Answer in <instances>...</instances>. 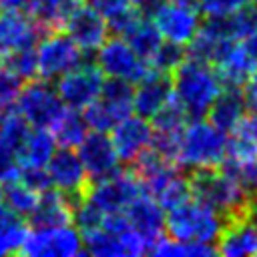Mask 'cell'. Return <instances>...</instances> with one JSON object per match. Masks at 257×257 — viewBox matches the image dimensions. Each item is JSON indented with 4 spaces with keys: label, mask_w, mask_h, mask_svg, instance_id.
Wrapping results in <instances>:
<instances>
[{
    "label": "cell",
    "mask_w": 257,
    "mask_h": 257,
    "mask_svg": "<svg viewBox=\"0 0 257 257\" xmlns=\"http://www.w3.org/2000/svg\"><path fill=\"white\" fill-rule=\"evenodd\" d=\"M171 80H173V96L187 110L191 118L207 116L209 106L225 86L211 62L193 58L189 54L173 70Z\"/></svg>",
    "instance_id": "cell-1"
},
{
    "label": "cell",
    "mask_w": 257,
    "mask_h": 257,
    "mask_svg": "<svg viewBox=\"0 0 257 257\" xmlns=\"http://www.w3.org/2000/svg\"><path fill=\"white\" fill-rule=\"evenodd\" d=\"M133 173L139 177L145 193L155 197L165 211L193 197L189 177L183 173V169L153 149L143 153L133 163Z\"/></svg>",
    "instance_id": "cell-2"
},
{
    "label": "cell",
    "mask_w": 257,
    "mask_h": 257,
    "mask_svg": "<svg viewBox=\"0 0 257 257\" xmlns=\"http://www.w3.org/2000/svg\"><path fill=\"white\" fill-rule=\"evenodd\" d=\"M227 131L219 128L209 118H191L181 135L175 163L183 171L217 169L227 157Z\"/></svg>",
    "instance_id": "cell-3"
},
{
    "label": "cell",
    "mask_w": 257,
    "mask_h": 257,
    "mask_svg": "<svg viewBox=\"0 0 257 257\" xmlns=\"http://www.w3.org/2000/svg\"><path fill=\"white\" fill-rule=\"evenodd\" d=\"M225 223L227 219L219 211L195 197H189L187 201L167 211L165 231L175 239L201 245H217Z\"/></svg>",
    "instance_id": "cell-4"
},
{
    "label": "cell",
    "mask_w": 257,
    "mask_h": 257,
    "mask_svg": "<svg viewBox=\"0 0 257 257\" xmlns=\"http://www.w3.org/2000/svg\"><path fill=\"white\" fill-rule=\"evenodd\" d=\"M191 195L215 211H219L225 219L247 213L253 205V197L223 169H203L193 171L189 175Z\"/></svg>",
    "instance_id": "cell-5"
},
{
    "label": "cell",
    "mask_w": 257,
    "mask_h": 257,
    "mask_svg": "<svg viewBox=\"0 0 257 257\" xmlns=\"http://www.w3.org/2000/svg\"><path fill=\"white\" fill-rule=\"evenodd\" d=\"M135 112V84L120 78H104L98 98L82 110L90 131L110 133L124 116Z\"/></svg>",
    "instance_id": "cell-6"
},
{
    "label": "cell",
    "mask_w": 257,
    "mask_h": 257,
    "mask_svg": "<svg viewBox=\"0 0 257 257\" xmlns=\"http://www.w3.org/2000/svg\"><path fill=\"white\" fill-rule=\"evenodd\" d=\"M14 106L26 118L32 128H48L52 131L60 116L66 112V104L56 92L54 82L44 78L26 80L18 92Z\"/></svg>",
    "instance_id": "cell-7"
},
{
    "label": "cell",
    "mask_w": 257,
    "mask_h": 257,
    "mask_svg": "<svg viewBox=\"0 0 257 257\" xmlns=\"http://www.w3.org/2000/svg\"><path fill=\"white\" fill-rule=\"evenodd\" d=\"M36 64L38 78L54 82L74 66H78L86 54L76 46V42L62 30H46L36 42Z\"/></svg>",
    "instance_id": "cell-8"
},
{
    "label": "cell",
    "mask_w": 257,
    "mask_h": 257,
    "mask_svg": "<svg viewBox=\"0 0 257 257\" xmlns=\"http://www.w3.org/2000/svg\"><path fill=\"white\" fill-rule=\"evenodd\" d=\"M149 16L163 40L185 48L203 24V16L193 0H161L149 12Z\"/></svg>",
    "instance_id": "cell-9"
},
{
    "label": "cell",
    "mask_w": 257,
    "mask_h": 257,
    "mask_svg": "<svg viewBox=\"0 0 257 257\" xmlns=\"http://www.w3.org/2000/svg\"><path fill=\"white\" fill-rule=\"evenodd\" d=\"M26 257H78L84 255L82 231L74 223L56 227H30L20 247Z\"/></svg>",
    "instance_id": "cell-10"
},
{
    "label": "cell",
    "mask_w": 257,
    "mask_h": 257,
    "mask_svg": "<svg viewBox=\"0 0 257 257\" xmlns=\"http://www.w3.org/2000/svg\"><path fill=\"white\" fill-rule=\"evenodd\" d=\"M94 62L106 78H120L137 84L149 70V62L137 54L128 40L120 34H110L94 52Z\"/></svg>",
    "instance_id": "cell-11"
},
{
    "label": "cell",
    "mask_w": 257,
    "mask_h": 257,
    "mask_svg": "<svg viewBox=\"0 0 257 257\" xmlns=\"http://www.w3.org/2000/svg\"><path fill=\"white\" fill-rule=\"evenodd\" d=\"M104 78L106 76L96 66V62L94 60L88 62L84 58L78 66H74L72 70H68L60 78H56L54 86H56L58 96L66 104V108L82 112L88 104H92L98 98Z\"/></svg>",
    "instance_id": "cell-12"
},
{
    "label": "cell",
    "mask_w": 257,
    "mask_h": 257,
    "mask_svg": "<svg viewBox=\"0 0 257 257\" xmlns=\"http://www.w3.org/2000/svg\"><path fill=\"white\" fill-rule=\"evenodd\" d=\"M145 193L139 177L133 171H118L102 181L90 183L86 189V197L92 201V205L102 213V215H112V213H124L126 207L141 195Z\"/></svg>",
    "instance_id": "cell-13"
},
{
    "label": "cell",
    "mask_w": 257,
    "mask_h": 257,
    "mask_svg": "<svg viewBox=\"0 0 257 257\" xmlns=\"http://www.w3.org/2000/svg\"><path fill=\"white\" fill-rule=\"evenodd\" d=\"M62 30L76 42V46L88 56L98 50V46L110 36V28L106 18L96 12L90 4L80 2L70 8Z\"/></svg>",
    "instance_id": "cell-14"
},
{
    "label": "cell",
    "mask_w": 257,
    "mask_h": 257,
    "mask_svg": "<svg viewBox=\"0 0 257 257\" xmlns=\"http://www.w3.org/2000/svg\"><path fill=\"white\" fill-rule=\"evenodd\" d=\"M46 171L50 177V187L64 193L72 201L80 199L90 185L78 151L70 147H58L50 157Z\"/></svg>",
    "instance_id": "cell-15"
},
{
    "label": "cell",
    "mask_w": 257,
    "mask_h": 257,
    "mask_svg": "<svg viewBox=\"0 0 257 257\" xmlns=\"http://www.w3.org/2000/svg\"><path fill=\"white\" fill-rule=\"evenodd\" d=\"M76 151L80 155V161L84 165L90 183L102 181L122 169V161L108 133L88 131V135L84 137V141L78 145Z\"/></svg>",
    "instance_id": "cell-16"
},
{
    "label": "cell",
    "mask_w": 257,
    "mask_h": 257,
    "mask_svg": "<svg viewBox=\"0 0 257 257\" xmlns=\"http://www.w3.org/2000/svg\"><path fill=\"white\" fill-rule=\"evenodd\" d=\"M112 145L124 165H133L153 147V124L149 118L133 112L110 128Z\"/></svg>",
    "instance_id": "cell-17"
},
{
    "label": "cell",
    "mask_w": 257,
    "mask_h": 257,
    "mask_svg": "<svg viewBox=\"0 0 257 257\" xmlns=\"http://www.w3.org/2000/svg\"><path fill=\"white\" fill-rule=\"evenodd\" d=\"M44 30L22 10H0V62L12 52L36 46Z\"/></svg>",
    "instance_id": "cell-18"
},
{
    "label": "cell",
    "mask_w": 257,
    "mask_h": 257,
    "mask_svg": "<svg viewBox=\"0 0 257 257\" xmlns=\"http://www.w3.org/2000/svg\"><path fill=\"white\" fill-rule=\"evenodd\" d=\"M215 247L217 253L225 257L257 255V215L249 209L247 213L227 219L225 229Z\"/></svg>",
    "instance_id": "cell-19"
},
{
    "label": "cell",
    "mask_w": 257,
    "mask_h": 257,
    "mask_svg": "<svg viewBox=\"0 0 257 257\" xmlns=\"http://www.w3.org/2000/svg\"><path fill=\"white\" fill-rule=\"evenodd\" d=\"M124 217L131 225L133 231H137L147 243L149 247L155 245V241L163 235L165 231V217L167 211L159 205V201L155 197H151L149 193H141L124 211Z\"/></svg>",
    "instance_id": "cell-20"
},
{
    "label": "cell",
    "mask_w": 257,
    "mask_h": 257,
    "mask_svg": "<svg viewBox=\"0 0 257 257\" xmlns=\"http://www.w3.org/2000/svg\"><path fill=\"white\" fill-rule=\"evenodd\" d=\"M173 98V80L171 74L149 70L137 84H135V112L153 118L169 100Z\"/></svg>",
    "instance_id": "cell-21"
},
{
    "label": "cell",
    "mask_w": 257,
    "mask_h": 257,
    "mask_svg": "<svg viewBox=\"0 0 257 257\" xmlns=\"http://www.w3.org/2000/svg\"><path fill=\"white\" fill-rule=\"evenodd\" d=\"M213 66L225 86H243L249 74L257 68V62L243 40H231L221 48L213 60Z\"/></svg>",
    "instance_id": "cell-22"
},
{
    "label": "cell",
    "mask_w": 257,
    "mask_h": 257,
    "mask_svg": "<svg viewBox=\"0 0 257 257\" xmlns=\"http://www.w3.org/2000/svg\"><path fill=\"white\" fill-rule=\"evenodd\" d=\"M72 209H74V201L70 197H66L56 189H48L40 193V199L26 221L32 227L66 225V223H72Z\"/></svg>",
    "instance_id": "cell-23"
},
{
    "label": "cell",
    "mask_w": 257,
    "mask_h": 257,
    "mask_svg": "<svg viewBox=\"0 0 257 257\" xmlns=\"http://www.w3.org/2000/svg\"><path fill=\"white\" fill-rule=\"evenodd\" d=\"M247 112H249V106L245 102L241 86H223L219 96L209 106L207 118L215 122L219 128L229 133Z\"/></svg>",
    "instance_id": "cell-24"
},
{
    "label": "cell",
    "mask_w": 257,
    "mask_h": 257,
    "mask_svg": "<svg viewBox=\"0 0 257 257\" xmlns=\"http://www.w3.org/2000/svg\"><path fill=\"white\" fill-rule=\"evenodd\" d=\"M58 143L48 128H30L24 143L18 149L20 167H46Z\"/></svg>",
    "instance_id": "cell-25"
},
{
    "label": "cell",
    "mask_w": 257,
    "mask_h": 257,
    "mask_svg": "<svg viewBox=\"0 0 257 257\" xmlns=\"http://www.w3.org/2000/svg\"><path fill=\"white\" fill-rule=\"evenodd\" d=\"M82 247H84V255H92V257H124L126 255L122 235L102 225L82 233Z\"/></svg>",
    "instance_id": "cell-26"
},
{
    "label": "cell",
    "mask_w": 257,
    "mask_h": 257,
    "mask_svg": "<svg viewBox=\"0 0 257 257\" xmlns=\"http://www.w3.org/2000/svg\"><path fill=\"white\" fill-rule=\"evenodd\" d=\"M122 36H124V38L128 40V44L137 50V54L143 56L147 62H151V58L157 54V50H159L161 44L165 42L163 36H161V32L157 30V26H155V22L151 20L149 14H141V16L135 20V24H133Z\"/></svg>",
    "instance_id": "cell-27"
},
{
    "label": "cell",
    "mask_w": 257,
    "mask_h": 257,
    "mask_svg": "<svg viewBox=\"0 0 257 257\" xmlns=\"http://www.w3.org/2000/svg\"><path fill=\"white\" fill-rule=\"evenodd\" d=\"M227 137V157H257V112L249 110Z\"/></svg>",
    "instance_id": "cell-28"
},
{
    "label": "cell",
    "mask_w": 257,
    "mask_h": 257,
    "mask_svg": "<svg viewBox=\"0 0 257 257\" xmlns=\"http://www.w3.org/2000/svg\"><path fill=\"white\" fill-rule=\"evenodd\" d=\"M28 221L14 213L8 205L0 203V255L20 253V247L28 235Z\"/></svg>",
    "instance_id": "cell-29"
},
{
    "label": "cell",
    "mask_w": 257,
    "mask_h": 257,
    "mask_svg": "<svg viewBox=\"0 0 257 257\" xmlns=\"http://www.w3.org/2000/svg\"><path fill=\"white\" fill-rule=\"evenodd\" d=\"M72 4L66 0H30L26 6V14L46 32L62 28Z\"/></svg>",
    "instance_id": "cell-30"
},
{
    "label": "cell",
    "mask_w": 257,
    "mask_h": 257,
    "mask_svg": "<svg viewBox=\"0 0 257 257\" xmlns=\"http://www.w3.org/2000/svg\"><path fill=\"white\" fill-rule=\"evenodd\" d=\"M88 124L82 116L80 110H72L66 108V112L60 116V120L54 124L52 135L58 143V147H70V149H78V145L84 141V137L88 135Z\"/></svg>",
    "instance_id": "cell-31"
},
{
    "label": "cell",
    "mask_w": 257,
    "mask_h": 257,
    "mask_svg": "<svg viewBox=\"0 0 257 257\" xmlns=\"http://www.w3.org/2000/svg\"><path fill=\"white\" fill-rule=\"evenodd\" d=\"M38 199H40V193L34 191L32 187H28L26 183H22L20 179L2 183V203L8 205L14 213H18L24 219L30 217Z\"/></svg>",
    "instance_id": "cell-32"
},
{
    "label": "cell",
    "mask_w": 257,
    "mask_h": 257,
    "mask_svg": "<svg viewBox=\"0 0 257 257\" xmlns=\"http://www.w3.org/2000/svg\"><path fill=\"white\" fill-rule=\"evenodd\" d=\"M151 253L157 257H207V255L217 253V247L175 239L171 235H167V237L161 235L155 241V245L151 247Z\"/></svg>",
    "instance_id": "cell-33"
},
{
    "label": "cell",
    "mask_w": 257,
    "mask_h": 257,
    "mask_svg": "<svg viewBox=\"0 0 257 257\" xmlns=\"http://www.w3.org/2000/svg\"><path fill=\"white\" fill-rule=\"evenodd\" d=\"M30 128L32 126L26 122V118L20 114V110L14 104L0 110V145L18 153Z\"/></svg>",
    "instance_id": "cell-34"
},
{
    "label": "cell",
    "mask_w": 257,
    "mask_h": 257,
    "mask_svg": "<svg viewBox=\"0 0 257 257\" xmlns=\"http://www.w3.org/2000/svg\"><path fill=\"white\" fill-rule=\"evenodd\" d=\"M221 169L229 173L253 199L257 195V157H225Z\"/></svg>",
    "instance_id": "cell-35"
},
{
    "label": "cell",
    "mask_w": 257,
    "mask_h": 257,
    "mask_svg": "<svg viewBox=\"0 0 257 257\" xmlns=\"http://www.w3.org/2000/svg\"><path fill=\"white\" fill-rule=\"evenodd\" d=\"M223 22L233 40H245L247 36H251L257 30V4L249 0L237 12L223 18Z\"/></svg>",
    "instance_id": "cell-36"
},
{
    "label": "cell",
    "mask_w": 257,
    "mask_h": 257,
    "mask_svg": "<svg viewBox=\"0 0 257 257\" xmlns=\"http://www.w3.org/2000/svg\"><path fill=\"white\" fill-rule=\"evenodd\" d=\"M187 56V48L185 46H179V44H173V42H163L161 48L157 50V54L151 58L149 66L153 70H159V72H165V74H173V70L185 60Z\"/></svg>",
    "instance_id": "cell-37"
},
{
    "label": "cell",
    "mask_w": 257,
    "mask_h": 257,
    "mask_svg": "<svg viewBox=\"0 0 257 257\" xmlns=\"http://www.w3.org/2000/svg\"><path fill=\"white\" fill-rule=\"evenodd\" d=\"M6 62L20 78L22 82L26 80H32V78H38V64H36V48L34 46H26V48H20L16 52H12L6 60Z\"/></svg>",
    "instance_id": "cell-38"
},
{
    "label": "cell",
    "mask_w": 257,
    "mask_h": 257,
    "mask_svg": "<svg viewBox=\"0 0 257 257\" xmlns=\"http://www.w3.org/2000/svg\"><path fill=\"white\" fill-rule=\"evenodd\" d=\"M22 84H24L22 78L6 62H0V110L16 102Z\"/></svg>",
    "instance_id": "cell-39"
},
{
    "label": "cell",
    "mask_w": 257,
    "mask_h": 257,
    "mask_svg": "<svg viewBox=\"0 0 257 257\" xmlns=\"http://www.w3.org/2000/svg\"><path fill=\"white\" fill-rule=\"evenodd\" d=\"M203 18H227L249 0H193Z\"/></svg>",
    "instance_id": "cell-40"
},
{
    "label": "cell",
    "mask_w": 257,
    "mask_h": 257,
    "mask_svg": "<svg viewBox=\"0 0 257 257\" xmlns=\"http://www.w3.org/2000/svg\"><path fill=\"white\" fill-rule=\"evenodd\" d=\"M18 179L22 183H26L28 187H32L34 191H38V193H44V191L52 189L46 167H20Z\"/></svg>",
    "instance_id": "cell-41"
},
{
    "label": "cell",
    "mask_w": 257,
    "mask_h": 257,
    "mask_svg": "<svg viewBox=\"0 0 257 257\" xmlns=\"http://www.w3.org/2000/svg\"><path fill=\"white\" fill-rule=\"evenodd\" d=\"M20 175V161L18 153L0 145V183H8L18 179Z\"/></svg>",
    "instance_id": "cell-42"
},
{
    "label": "cell",
    "mask_w": 257,
    "mask_h": 257,
    "mask_svg": "<svg viewBox=\"0 0 257 257\" xmlns=\"http://www.w3.org/2000/svg\"><path fill=\"white\" fill-rule=\"evenodd\" d=\"M84 2L90 4L96 12H100L106 18V22H110L116 16L128 12L131 8H135L131 0H84Z\"/></svg>",
    "instance_id": "cell-43"
},
{
    "label": "cell",
    "mask_w": 257,
    "mask_h": 257,
    "mask_svg": "<svg viewBox=\"0 0 257 257\" xmlns=\"http://www.w3.org/2000/svg\"><path fill=\"white\" fill-rule=\"evenodd\" d=\"M241 90H243V96H245V102H247L249 110L257 112V68H255V70L249 74V78L243 82Z\"/></svg>",
    "instance_id": "cell-44"
},
{
    "label": "cell",
    "mask_w": 257,
    "mask_h": 257,
    "mask_svg": "<svg viewBox=\"0 0 257 257\" xmlns=\"http://www.w3.org/2000/svg\"><path fill=\"white\" fill-rule=\"evenodd\" d=\"M30 0H0V10H22L26 12Z\"/></svg>",
    "instance_id": "cell-45"
},
{
    "label": "cell",
    "mask_w": 257,
    "mask_h": 257,
    "mask_svg": "<svg viewBox=\"0 0 257 257\" xmlns=\"http://www.w3.org/2000/svg\"><path fill=\"white\" fill-rule=\"evenodd\" d=\"M131 2H133V6H135V8H139L141 12L149 14V12H151V10H153L161 0H131Z\"/></svg>",
    "instance_id": "cell-46"
},
{
    "label": "cell",
    "mask_w": 257,
    "mask_h": 257,
    "mask_svg": "<svg viewBox=\"0 0 257 257\" xmlns=\"http://www.w3.org/2000/svg\"><path fill=\"white\" fill-rule=\"evenodd\" d=\"M243 44L247 46V50L251 52V56H253L255 62H257V30H255L251 36H247V38L243 40Z\"/></svg>",
    "instance_id": "cell-47"
},
{
    "label": "cell",
    "mask_w": 257,
    "mask_h": 257,
    "mask_svg": "<svg viewBox=\"0 0 257 257\" xmlns=\"http://www.w3.org/2000/svg\"><path fill=\"white\" fill-rule=\"evenodd\" d=\"M251 211L257 215V195H255V199H253V205H251Z\"/></svg>",
    "instance_id": "cell-48"
},
{
    "label": "cell",
    "mask_w": 257,
    "mask_h": 257,
    "mask_svg": "<svg viewBox=\"0 0 257 257\" xmlns=\"http://www.w3.org/2000/svg\"><path fill=\"white\" fill-rule=\"evenodd\" d=\"M68 4H72V6H76V4H80V2H84V0H66Z\"/></svg>",
    "instance_id": "cell-49"
},
{
    "label": "cell",
    "mask_w": 257,
    "mask_h": 257,
    "mask_svg": "<svg viewBox=\"0 0 257 257\" xmlns=\"http://www.w3.org/2000/svg\"><path fill=\"white\" fill-rule=\"evenodd\" d=\"M0 203H2V183H0Z\"/></svg>",
    "instance_id": "cell-50"
},
{
    "label": "cell",
    "mask_w": 257,
    "mask_h": 257,
    "mask_svg": "<svg viewBox=\"0 0 257 257\" xmlns=\"http://www.w3.org/2000/svg\"><path fill=\"white\" fill-rule=\"evenodd\" d=\"M251 2H255V4H257V0H251Z\"/></svg>",
    "instance_id": "cell-51"
}]
</instances>
